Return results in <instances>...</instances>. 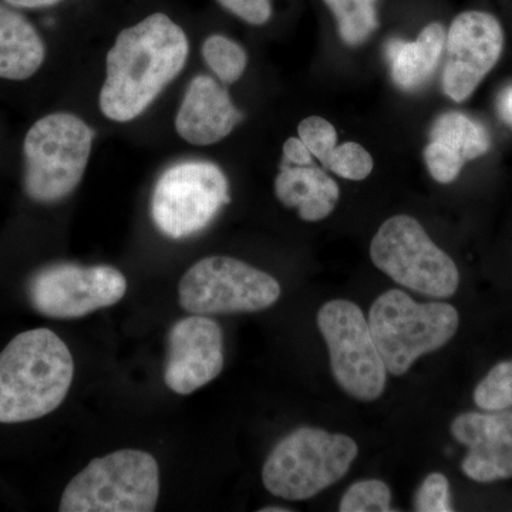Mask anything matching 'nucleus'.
<instances>
[{"instance_id":"nucleus-1","label":"nucleus","mask_w":512,"mask_h":512,"mask_svg":"<svg viewBox=\"0 0 512 512\" xmlns=\"http://www.w3.org/2000/svg\"><path fill=\"white\" fill-rule=\"evenodd\" d=\"M188 55L184 29L165 13L121 30L106 57L101 113L116 123L138 119L183 72Z\"/></svg>"},{"instance_id":"nucleus-2","label":"nucleus","mask_w":512,"mask_h":512,"mask_svg":"<svg viewBox=\"0 0 512 512\" xmlns=\"http://www.w3.org/2000/svg\"><path fill=\"white\" fill-rule=\"evenodd\" d=\"M73 376L72 352L53 330L19 333L0 352V424L26 423L55 412Z\"/></svg>"},{"instance_id":"nucleus-3","label":"nucleus","mask_w":512,"mask_h":512,"mask_svg":"<svg viewBox=\"0 0 512 512\" xmlns=\"http://www.w3.org/2000/svg\"><path fill=\"white\" fill-rule=\"evenodd\" d=\"M94 141L93 128L66 111L47 114L23 141V188L39 204L63 201L82 183Z\"/></svg>"},{"instance_id":"nucleus-4","label":"nucleus","mask_w":512,"mask_h":512,"mask_svg":"<svg viewBox=\"0 0 512 512\" xmlns=\"http://www.w3.org/2000/svg\"><path fill=\"white\" fill-rule=\"evenodd\" d=\"M367 322L387 373L403 376L419 357L454 338L460 316L448 303H417L406 292L392 289L376 299Z\"/></svg>"},{"instance_id":"nucleus-5","label":"nucleus","mask_w":512,"mask_h":512,"mask_svg":"<svg viewBox=\"0 0 512 512\" xmlns=\"http://www.w3.org/2000/svg\"><path fill=\"white\" fill-rule=\"evenodd\" d=\"M357 453L352 437L301 427L272 448L262 468V481L276 497L309 500L342 480Z\"/></svg>"},{"instance_id":"nucleus-6","label":"nucleus","mask_w":512,"mask_h":512,"mask_svg":"<svg viewBox=\"0 0 512 512\" xmlns=\"http://www.w3.org/2000/svg\"><path fill=\"white\" fill-rule=\"evenodd\" d=\"M160 495V468L143 450L94 458L67 484L60 512H153Z\"/></svg>"},{"instance_id":"nucleus-7","label":"nucleus","mask_w":512,"mask_h":512,"mask_svg":"<svg viewBox=\"0 0 512 512\" xmlns=\"http://www.w3.org/2000/svg\"><path fill=\"white\" fill-rule=\"evenodd\" d=\"M370 258L397 284L431 298H451L460 285L453 259L410 215H394L383 222L372 239Z\"/></svg>"},{"instance_id":"nucleus-8","label":"nucleus","mask_w":512,"mask_h":512,"mask_svg":"<svg viewBox=\"0 0 512 512\" xmlns=\"http://www.w3.org/2000/svg\"><path fill=\"white\" fill-rule=\"evenodd\" d=\"M229 201L228 178L217 164L183 161L158 178L151 217L165 237L190 238L210 227Z\"/></svg>"},{"instance_id":"nucleus-9","label":"nucleus","mask_w":512,"mask_h":512,"mask_svg":"<svg viewBox=\"0 0 512 512\" xmlns=\"http://www.w3.org/2000/svg\"><path fill=\"white\" fill-rule=\"evenodd\" d=\"M279 296L281 285L274 276L231 256L201 259L178 286L180 305L192 315L265 311Z\"/></svg>"},{"instance_id":"nucleus-10","label":"nucleus","mask_w":512,"mask_h":512,"mask_svg":"<svg viewBox=\"0 0 512 512\" xmlns=\"http://www.w3.org/2000/svg\"><path fill=\"white\" fill-rule=\"evenodd\" d=\"M318 328L339 386L360 402L379 399L387 370L362 309L345 299L325 303L318 312Z\"/></svg>"},{"instance_id":"nucleus-11","label":"nucleus","mask_w":512,"mask_h":512,"mask_svg":"<svg viewBox=\"0 0 512 512\" xmlns=\"http://www.w3.org/2000/svg\"><path fill=\"white\" fill-rule=\"evenodd\" d=\"M126 276L109 265L53 264L29 279L30 305L53 319H77L110 308L124 298Z\"/></svg>"},{"instance_id":"nucleus-12","label":"nucleus","mask_w":512,"mask_h":512,"mask_svg":"<svg viewBox=\"0 0 512 512\" xmlns=\"http://www.w3.org/2000/svg\"><path fill=\"white\" fill-rule=\"evenodd\" d=\"M504 30L495 16L480 10L460 13L446 35L444 93L456 103L471 96L503 55Z\"/></svg>"},{"instance_id":"nucleus-13","label":"nucleus","mask_w":512,"mask_h":512,"mask_svg":"<svg viewBox=\"0 0 512 512\" xmlns=\"http://www.w3.org/2000/svg\"><path fill=\"white\" fill-rule=\"evenodd\" d=\"M224 369V336L215 320L191 315L168 335L164 380L174 393L191 394L217 379Z\"/></svg>"},{"instance_id":"nucleus-14","label":"nucleus","mask_w":512,"mask_h":512,"mask_svg":"<svg viewBox=\"0 0 512 512\" xmlns=\"http://www.w3.org/2000/svg\"><path fill=\"white\" fill-rule=\"evenodd\" d=\"M241 120L242 113L224 84L200 74L185 90L175 117V130L191 146L207 147L228 137Z\"/></svg>"},{"instance_id":"nucleus-15","label":"nucleus","mask_w":512,"mask_h":512,"mask_svg":"<svg viewBox=\"0 0 512 512\" xmlns=\"http://www.w3.org/2000/svg\"><path fill=\"white\" fill-rule=\"evenodd\" d=\"M275 195L285 207L296 208L301 220L318 222L328 218L340 197L339 185L322 168L282 161L274 185Z\"/></svg>"},{"instance_id":"nucleus-16","label":"nucleus","mask_w":512,"mask_h":512,"mask_svg":"<svg viewBox=\"0 0 512 512\" xmlns=\"http://www.w3.org/2000/svg\"><path fill=\"white\" fill-rule=\"evenodd\" d=\"M46 59V45L22 13L0 3V79L22 82L35 76Z\"/></svg>"},{"instance_id":"nucleus-17","label":"nucleus","mask_w":512,"mask_h":512,"mask_svg":"<svg viewBox=\"0 0 512 512\" xmlns=\"http://www.w3.org/2000/svg\"><path fill=\"white\" fill-rule=\"evenodd\" d=\"M444 46L446 30L439 22L427 25L414 42L392 40L387 45V56L396 86L412 92L429 82L431 74L439 66Z\"/></svg>"},{"instance_id":"nucleus-18","label":"nucleus","mask_w":512,"mask_h":512,"mask_svg":"<svg viewBox=\"0 0 512 512\" xmlns=\"http://www.w3.org/2000/svg\"><path fill=\"white\" fill-rule=\"evenodd\" d=\"M431 140L439 141L464 161L483 157L491 148V136L487 128L460 111H448L434 121Z\"/></svg>"},{"instance_id":"nucleus-19","label":"nucleus","mask_w":512,"mask_h":512,"mask_svg":"<svg viewBox=\"0 0 512 512\" xmlns=\"http://www.w3.org/2000/svg\"><path fill=\"white\" fill-rule=\"evenodd\" d=\"M450 430L468 448L512 446V410L463 413L453 420Z\"/></svg>"},{"instance_id":"nucleus-20","label":"nucleus","mask_w":512,"mask_h":512,"mask_svg":"<svg viewBox=\"0 0 512 512\" xmlns=\"http://www.w3.org/2000/svg\"><path fill=\"white\" fill-rule=\"evenodd\" d=\"M338 22L339 35L349 46L365 43L376 29L377 0H323Z\"/></svg>"},{"instance_id":"nucleus-21","label":"nucleus","mask_w":512,"mask_h":512,"mask_svg":"<svg viewBox=\"0 0 512 512\" xmlns=\"http://www.w3.org/2000/svg\"><path fill=\"white\" fill-rule=\"evenodd\" d=\"M202 57L224 86L237 83L247 69L248 56L234 40L222 35L205 39L201 47Z\"/></svg>"},{"instance_id":"nucleus-22","label":"nucleus","mask_w":512,"mask_h":512,"mask_svg":"<svg viewBox=\"0 0 512 512\" xmlns=\"http://www.w3.org/2000/svg\"><path fill=\"white\" fill-rule=\"evenodd\" d=\"M461 470L477 483L512 478V446L468 448Z\"/></svg>"},{"instance_id":"nucleus-23","label":"nucleus","mask_w":512,"mask_h":512,"mask_svg":"<svg viewBox=\"0 0 512 512\" xmlns=\"http://www.w3.org/2000/svg\"><path fill=\"white\" fill-rule=\"evenodd\" d=\"M474 402L485 412L511 409L512 407V360L498 363L478 383Z\"/></svg>"},{"instance_id":"nucleus-24","label":"nucleus","mask_w":512,"mask_h":512,"mask_svg":"<svg viewBox=\"0 0 512 512\" xmlns=\"http://www.w3.org/2000/svg\"><path fill=\"white\" fill-rule=\"evenodd\" d=\"M392 493L386 483L380 480H365L348 488L340 501V512H387Z\"/></svg>"},{"instance_id":"nucleus-25","label":"nucleus","mask_w":512,"mask_h":512,"mask_svg":"<svg viewBox=\"0 0 512 512\" xmlns=\"http://www.w3.org/2000/svg\"><path fill=\"white\" fill-rule=\"evenodd\" d=\"M373 165L369 151L360 144L348 141L330 153L326 168L346 180L363 181L372 174Z\"/></svg>"},{"instance_id":"nucleus-26","label":"nucleus","mask_w":512,"mask_h":512,"mask_svg":"<svg viewBox=\"0 0 512 512\" xmlns=\"http://www.w3.org/2000/svg\"><path fill=\"white\" fill-rule=\"evenodd\" d=\"M298 134L312 156L318 158L326 167L330 153L335 150L338 143L336 128L323 117L311 116L299 123Z\"/></svg>"},{"instance_id":"nucleus-27","label":"nucleus","mask_w":512,"mask_h":512,"mask_svg":"<svg viewBox=\"0 0 512 512\" xmlns=\"http://www.w3.org/2000/svg\"><path fill=\"white\" fill-rule=\"evenodd\" d=\"M424 161L429 168L431 177L440 184H450L457 180L466 161L448 150L439 141L431 140L429 146L424 148Z\"/></svg>"},{"instance_id":"nucleus-28","label":"nucleus","mask_w":512,"mask_h":512,"mask_svg":"<svg viewBox=\"0 0 512 512\" xmlns=\"http://www.w3.org/2000/svg\"><path fill=\"white\" fill-rule=\"evenodd\" d=\"M414 510L419 512H450V484L446 476L431 473L417 490L414 497Z\"/></svg>"},{"instance_id":"nucleus-29","label":"nucleus","mask_w":512,"mask_h":512,"mask_svg":"<svg viewBox=\"0 0 512 512\" xmlns=\"http://www.w3.org/2000/svg\"><path fill=\"white\" fill-rule=\"evenodd\" d=\"M222 8L251 25H265L272 16L271 0H217Z\"/></svg>"},{"instance_id":"nucleus-30","label":"nucleus","mask_w":512,"mask_h":512,"mask_svg":"<svg viewBox=\"0 0 512 512\" xmlns=\"http://www.w3.org/2000/svg\"><path fill=\"white\" fill-rule=\"evenodd\" d=\"M284 160L293 165H313L312 153L299 137H291L285 141Z\"/></svg>"},{"instance_id":"nucleus-31","label":"nucleus","mask_w":512,"mask_h":512,"mask_svg":"<svg viewBox=\"0 0 512 512\" xmlns=\"http://www.w3.org/2000/svg\"><path fill=\"white\" fill-rule=\"evenodd\" d=\"M497 107L501 119L512 128V84L505 87L498 96Z\"/></svg>"},{"instance_id":"nucleus-32","label":"nucleus","mask_w":512,"mask_h":512,"mask_svg":"<svg viewBox=\"0 0 512 512\" xmlns=\"http://www.w3.org/2000/svg\"><path fill=\"white\" fill-rule=\"evenodd\" d=\"M13 8L40 9L56 5L60 0H5Z\"/></svg>"},{"instance_id":"nucleus-33","label":"nucleus","mask_w":512,"mask_h":512,"mask_svg":"<svg viewBox=\"0 0 512 512\" xmlns=\"http://www.w3.org/2000/svg\"><path fill=\"white\" fill-rule=\"evenodd\" d=\"M261 512H291L292 510H288V508H284V507H266V508H261V510H259Z\"/></svg>"}]
</instances>
